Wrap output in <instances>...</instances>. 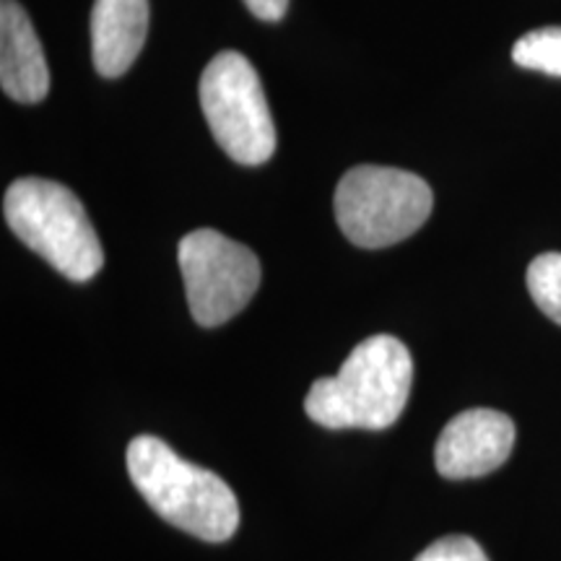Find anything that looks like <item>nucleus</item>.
<instances>
[{"mask_svg": "<svg viewBox=\"0 0 561 561\" xmlns=\"http://www.w3.org/2000/svg\"><path fill=\"white\" fill-rule=\"evenodd\" d=\"M411 380L413 362L405 343L371 335L351 351L339 375L312 385L305 411L325 430H388L405 411Z\"/></svg>", "mask_w": 561, "mask_h": 561, "instance_id": "nucleus-1", "label": "nucleus"}, {"mask_svg": "<svg viewBox=\"0 0 561 561\" xmlns=\"http://www.w3.org/2000/svg\"><path fill=\"white\" fill-rule=\"evenodd\" d=\"M149 34V0H96L91 9V58L104 79L136 62Z\"/></svg>", "mask_w": 561, "mask_h": 561, "instance_id": "nucleus-9", "label": "nucleus"}, {"mask_svg": "<svg viewBox=\"0 0 561 561\" xmlns=\"http://www.w3.org/2000/svg\"><path fill=\"white\" fill-rule=\"evenodd\" d=\"M434 206L432 187L396 167L362 164L335 187V219L356 248L380 250L424 227Z\"/></svg>", "mask_w": 561, "mask_h": 561, "instance_id": "nucleus-4", "label": "nucleus"}, {"mask_svg": "<svg viewBox=\"0 0 561 561\" xmlns=\"http://www.w3.org/2000/svg\"><path fill=\"white\" fill-rule=\"evenodd\" d=\"M128 473L149 507L174 528L208 543L240 528V502L221 476L182 460L167 442L140 434L128 445Z\"/></svg>", "mask_w": 561, "mask_h": 561, "instance_id": "nucleus-2", "label": "nucleus"}, {"mask_svg": "<svg viewBox=\"0 0 561 561\" xmlns=\"http://www.w3.org/2000/svg\"><path fill=\"white\" fill-rule=\"evenodd\" d=\"M0 87L11 100L24 104H37L50 91L45 50L16 0L0 3Z\"/></svg>", "mask_w": 561, "mask_h": 561, "instance_id": "nucleus-8", "label": "nucleus"}, {"mask_svg": "<svg viewBox=\"0 0 561 561\" xmlns=\"http://www.w3.org/2000/svg\"><path fill=\"white\" fill-rule=\"evenodd\" d=\"M416 561H489L486 551L468 536H447L421 551Z\"/></svg>", "mask_w": 561, "mask_h": 561, "instance_id": "nucleus-12", "label": "nucleus"}, {"mask_svg": "<svg viewBox=\"0 0 561 561\" xmlns=\"http://www.w3.org/2000/svg\"><path fill=\"white\" fill-rule=\"evenodd\" d=\"M512 60L520 68L541 70L546 76L561 79V26L528 32L512 47Z\"/></svg>", "mask_w": 561, "mask_h": 561, "instance_id": "nucleus-10", "label": "nucleus"}, {"mask_svg": "<svg viewBox=\"0 0 561 561\" xmlns=\"http://www.w3.org/2000/svg\"><path fill=\"white\" fill-rule=\"evenodd\" d=\"M252 16L263 21H278L284 19L286 9H289V0H244Z\"/></svg>", "mask_w": 561, "mask_h": 561, "instance_id": "nucleus-13", "label": "nucleus"}, {"mask_svg": "<svg viewBox=\"0 0 561 561\" xmlns=\"http://www.w3.org/2000/svg\"><path fill=\"white\" fill-rule=\"evenodd\" d=\"M180 268L193 320L216 328L240 314L261 286V261L216 229H195L180 242Z\"/></svg>", "mask_w": 561, "mask_h": 561, "instance_id": "nucleus-6", "label": "nucleus"}, {"mask_svg": "<svg viewBox=\"0 0 561 561\" xmlns=\"http://www.w3.org/2000/svg\"><path fill=\"white\" fill-rule=\"evenodd\" d=\"M5 221L26 248L62 276L83 284L104 265V250L83 203L53 180L24 178L5 191Z\"/></svg>", "mask_w": 561, "mask_h": 561, "instance_id": "nucleus-3", "label": "nucleus"}, {"mask_svg": "<svg viewBox=\"0 0 561 561\" xmlns=\"http://www.w3.org/2000/svg\"><path fill=\"white\" fill-rule=\"evenodd\" d=\"M528 291L546 318L561 325V252H546L530 263Z\"/></svg>", "mask_w": 561, "mask_h": 561, "instance_id": "nucleus-11", "label": "nucleus"}, {"mask_svg": "<svg viewBox=\"0 0 561 561\" xmlns=\"http://www.w3.org/2000/svg\"><path fill=\"white\" fill-rule=\"evenodd\" d=\"M201 107L216 144L240 164H265L276 151V125L261 76L240 53H219L203 70Z\"/></svg>", "mask_w": 561, "mask_h": 561, "instance_id": "nucleus-5", "label": "nucleus"}, {"mask_svg": "<svg viewBox=\"0 0 561 561\" xmlns=\"http://www.w3.org/2000/svg\"><path fill=\"white\" fill-rule=\"evenodd\" d=\"M515 447V424L491 409H471L445 426L434 447V462L445 479H479L504 466Z\"/></svg>", "mask_w": 561, "mask_h": 561, "instance_id": "nucleus-7", "label": "nucleus"}]
</instances>
